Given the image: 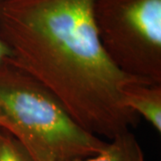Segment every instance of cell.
<instances>
[{"label": "cell", "mask_w": 161, "mask_h": 161, "mask_svg": "<svg viewBox=\"0 0 161 161\" xmlns=\"http://www.w3.org/2000/svg\"><path fill=\"white\" fill-rule=\"evenodd\" d=\"M143 158L142 150L134 135L128 132L108 142L101 153L77 161H142Z\"/></svg>", "instance_id": "5"}, {"label": "cell", "mask_w": 161, "mask_h": 161, "mask_svg": "<svg viewBox=\"0 0 161 161\" xmlns=\"http://www.w3.org/2000/svg\"><path fill=\"white\" fill-rule=\"evenodd\" d=\"M9 56L10 55H9V52L7 50L6 47L4 45V43L2 42V40L0 39V63L6 61V59H8Z\"/></svg>", "instance_id": "7"}, {"label": "cell", "mask_w": 161, "mask_h": 161, "mask_svg": "<svg viewBox=\"0 0 161 161\" xmlns=\"http://www.w3.org/2000/svg\"><path fill=\"white\" fill-rule=\"evenodd\" d=\"M0 128L34 161L80 160L108 145L80 126L53 93L8 59L0 63Z\"/></svg>", "instance_id": "2"}, {"label": "cell", "mask_w": 161, "mask_h": 161, "mask_svg": "<svg viewBox=\"0 0 161 161\" xmlns=\"http://www.w3.org/2000/svg\"><path fill=\"white\" fill-rule=\"evenodd\" d=\"M95 0H1L0 39L8 60L53 93L80 126L109 141L138 124L123 90L134 78L98 38Z\"/></svg>", "instance_id": "1"}, {"label": "cell", "mask_w": 161, "mask_h": 161, "mask_svg": "<svg viewBox=\"0 0 161 161\" xmlns=\"http://www.w3.org/2000/svg\"><path fill=\"white\" fill-rule=\"evenodd\" d=\"M125 107L142 115L156 132H161V84L148 80H134L123 90Z\"/></svg>", "instance_id": "4"}, {"label": "cell", "mask_w": 161, "mask_h": 161, "mask_svg": "<svg viewBox=\"0 0 161 161\" xmlns=\"http://www.w3.org/2000/svg\"><path fill=\"white\" fill-rule=\"evenodd\" d=\"M142 161H145V159H144V158H143V159H142Z\"/></svg>", "instance_id": "8"}, {"label": "cell", "mask_w": 161, "mask_h": 161, "mask_svg": "<svg viewBox=\"0 0 161 161\" xmlns=\"http://www.w3.org/2000/svg\"><path fill=\"white\" fill-rule=\"evenodd\" d=\"M0 161H34L13 135L0 128Z\"/></svg>", "instance_id": "6"}, {"label": "cell", "mask_w": 161, "mask_h": 161, "mask_svg": "<svg viewBox=\"0 0 161 161\" xmlns=\"http://www.w3.org/2000/svg\"><path fill=\"white\" fill-rule=\"evenodd\" d=\"M93 16L112 63L125 75L161 84V0H95Z\"/></svg>", "instance_id": "3"}]
</instances>
